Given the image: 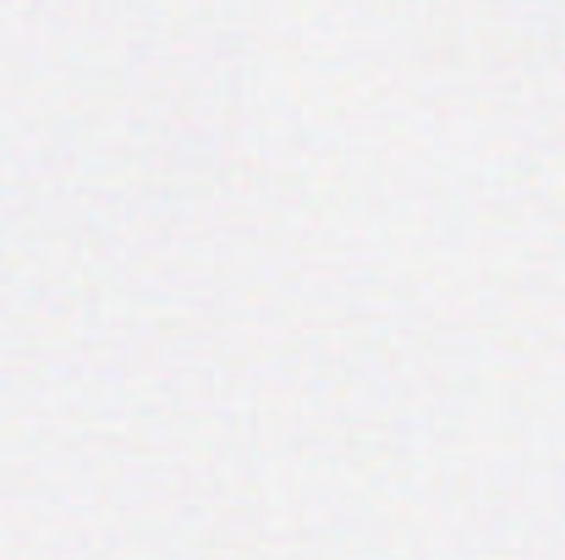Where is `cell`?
Segmentation results:
<instances>
[]
</instances>
